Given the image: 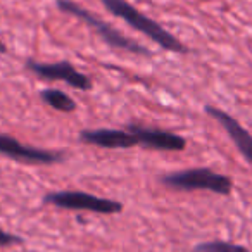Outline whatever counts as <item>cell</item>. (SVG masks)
Returning a JSON list of instances; mask_svg holds the SVG:
<instances>
[{
	"instance_id": "5",
	"label": "cell",
	"mask_w": 252,
	"mask_h": 252,
	"mask_svg": "<svg viewBox=\"0 0 252 252\" xmlns=\"http://www.w3.org/2000/svg\"><path fill=\"white\" fill-rule=\"evenodd\" d=\"M0 156L14 159L26 164H54L64 159L63 151H47L30 145H23L19 140L0 133Z\"/></svg>"
},
{
	"instance_id": "4",
	"label": "cell",
	"mask_w": 252,
	"mask_h": 252,
	"mask_svg": "<svg viewBox=\"0 0 252 252\" xmlns=\"http://www.w3.org/2000/svg\"><path fill=\"white\" fill-rule=\"evenodd\" d=\"M43 202L61 209L71 211H90L97 214H119L123 211V204L112 199H102L87 192H74V190H61L50 192L43 197Z\"/></svg>"
},
{
	"instance_id": "3",
	"label": "cell",
	"mask_w": 252,
	"mask_h": 252,
	"mask_svg": "<svg viewBox=\"0 0 252 252\" xmlns=\"http://www.w3.org/2000/svg\"><path fill=\"white\" fill-rule=\"evenodd\" d=\"M57 7L61 9L63 12L66 14H71L74 18L81 19L85 21L102 40H104L107 45L116 47V49H121L126 50V52H131V54H140V56H151V50L142 47L140 43L133 42L131 38L125 36L123 33H119L114 26H111L109 23H104L97 18L95 14H92L90 11H87L85 7L81 5L74 4L73 0H57Z\"/></svg>"
},
{
	"instance_id": "8",
	"label": "cell",
	"mask_w": 252,
	"mask_h": 252,
	"mask_svg": "<svg viewBox=\"0 0 252 252\" xmlns=\"http://www.w3.org/2000/svg\"><path fill=\"white\" fill-rule=\"evenodd\" d=\"M206 112L223 126V130L226 131L228 137L231 138V142H233L235 147L238 149V152H240L245 158V161L252 166V135L245 130L244 126H242L233 116L224 112L223 109H218V107H214V105H207Z\"/></svg>"
},
{
	"instance_id": "10",
	"label": "cell",
	"mask_w": 252,
	"mask_h": 252,
	"mask_svg": "<svg viewBox=\"0 0 252 252\" xmlns=\"http://www.w3.org/2000/svg\"><path fill=\"white\" fill-rule=\"evenodd\" d=\"M40 98L47 105H50V107L59 112H73L76 109V102L67 94H64L63 90H57V88H45V90H42Z\"/></svg>"
},
{
	"instance_id": "2",
	"label": "cell",
	"mask_w": 252,
	"mask_h": 252,
	"mask_svg": "<svg viewBox=\"0 0 252 252\" xmlns=\"http://www.w3.org/2000/svg\"><path fill=\"white\" fill-rule=\"evenodd\" d=\"M161 182L175 190H209L218 195H230L233 182L230 176L220 175L209 168H192L164 175Z\"/></svg>"
},
{
	"instance_id": "13",
	"label": "cell",
	"mask_w": 252,
	"mask_h": 252,
	"mask_svg": "<svg viewBox=\"0 0 252 252\" xmlns=\"http://www.w3.org/2000/svg\"><path fill=\"white\" fill-rule=\"evenodd\" d=\"M4 52H7V49H5L4 42H2V40H0V54H4Z\"/></svg>"
},
{
	"instance_id": "12",
	"label": "cell",
	"mask_w": 252,
	"mask_h": 252,
	"mask_svg": "<svg viewBox=\"0 0 252 252\" xmlns=\"http://www.w3.org/2000/svg\"><path fill=\"white\" fill-rule=\"evenodd\" d=\"M14 244H23V238L0 228V247H7V245H14Z\"/></svg>"
},
{
	"instance_id": "1",
	"label": "cell",
	"mask_w": 252,
	"mask_h": 252,
	"mask_svg": "<svg viewBox=\"0 0 252 252\" xmlns=\"http://www.w3.org/2000/svg\"><path fill=\"white\" fill-rule=\"evenodd\" d=\"M100 2L111 14L123 19L126 25H130L133 30L140 32L142 35L151 38L152 42H156L164 50L180 52V54L187 52V47L183 45L176 36H173L169 32H166L159 23H156L154 19L145 16L144 12H140L137 7H133L130 2H126V0H100Z\"/></svg>"
},
{
	"instance_id": "11",
	"label": "cell",
	"mask_w": 252,
	"mask_h": 252,
	"mask_svg": "<svg viewBox=\"0 0 252 252\" xmlns=\"http://www.w3.org/2000/svg\"><path fill=\"white\" fill-rule=\"evenodd\" d=\"M193 252H251L247 247L238 244H231V242L223 240H213V242H202V244L195 245Z\"/></svg>"
},
{
	"instance_id": "6",
	"label": "cell",
	"mask_w": 252,
	"mask_h": 252,
	"mask_svg": "<svg viewBox=\"0 0 252 252\" xmlns=\"http://www.w3.org/2000/svg\"><path fill=\"white\" fill-rule=\"evenodd\" d=\"M26 67H28L30 71H33L36 76L43 78V80L64 81V83L76 88V90H92L90 78L81 73V71H78L76 67L71 63H67V61H61V63H52V64L28 61Z\"/></svg>"
},
{
	"instance_id": "9",
	"label": "cell",
	"mask_w": 252,
	"mask_h": 252,
	"mask_svg": "<svg viewBox=\"0 0 252 252\" xmlns=\"http://www.w3.org/2000/svg\"><path fill=\"white\" fill-rule=\"evenodd\" d=\"M78 137L85 144L97 145L102 149H130L138 145V138L128 130H112V128L83 130Z\"/></svg>"
},
{
	"instance_id": "7",
	"label": "cell",
	"mask_w": 252,
	"mask_h": 252,
	"mask_svg": "<svg viewBox=\"0 0 252 252\" xmlns=\"http://www.w3.org/2000/svg\"><path fill=\"white\" fill-rule=\"evenodd\" d=\"M128 131L138 138V145L145 149H154V151H166V152H180L185 151L187 140L183 137L166 130H156V128H145L142 125H128Z\"/></svg>"
}]
</instances>
